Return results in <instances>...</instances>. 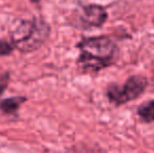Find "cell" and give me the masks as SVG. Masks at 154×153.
<instances>
[{"label":"cell","mask_w":154,"mask_h":153,"mask_svg":"<svg viewBox=\"0 0 154 153\" xmlns=\"http://www.w3.org/2000/svg\"><path fill=\"white\" fill-rule=\"evenodd\" d=\"M6 85H8V84H0V94L3 92V90H4V88H5Z\"/></svg>","instance_id":"8"},{"label":"cell","mask_w":154,"mask_h":153,"mask_svg":"<svg viewBox=\"0 0 154 153\" xmlns=\"http://www.w3.org/2000/svg\"><path fill=\"white\" fill-rule=\"evenodd\" d=\"M148 79L140 75L129 77L123 85L111 83L106 89V96L116 106H122L138 99L148 87Z\"/></svg>","instance_id":"3"},{"label":"cell","mask_w":154,"mask_h":153,"mask_svg":"<svg viewBox=\"0 0 154 153\" xmlns=\"http://www.w3.org/2000/svg\"><path fill=\"white\" fill-rule=\"evenodd\" d=\"M31 1L32 2V3H39V2H40L41 0H31Z\"/></svg>","instance_id":"9"},{"label":"cell","mask_w":154,"mask_h":153,"mask_svg":"<svg viewBox=\"0 0 154 153\" xmlns=\"http://www.w3.org/2000/svg\"><path fill=\"white\" fill-rule=\"evenodd\" d=\"M137 115L145 123L154 122V100L140 104L137 108Z\"/></svg>","instance_id":"6"},{"label":"cell","mask_w":154,"mask_h":153,"mask_svg":"<svg viewBox=\"0 0 154 153\" xmlns=\"http://www.w3.org/2000/svg\"><path fill=\"white\" fill-rule=\"evenodd\" d=\"M108 19L106 8L99 4H87L78 13V23L82 29H97L104 25Z\"/></svg>","instance_id":"4"},{"label":"cell","mask_w":154,"mask_h":153,"mask_svg":"<svg viewBox=\"0 0 154 153\" xmlns=\"http://www.w3.org/2000/svg\"><path fill=\"white\" fill-rule=\"evenodd\" d=\"M48 35V25L41 19L23 20L13 32L12 43L18 50L29 53L39 48L45 42Z\"/></svg>","instance_id":"2"},{"label":"cell","mask_w":154,"mask_h":153,"mask_svg":"<svg viewBox=\"0 0 154 153\" xmlns=\"http://www.w3.org/2000/svg\"><path fill=\"white\" fill-rule=\"evenodd\" d=\"M14 45L13 43H10L8 41L0 40V56H8L14 50Z\"/></svg>","instance_id":"7"},{"label":"cell","mask_w":154,"mask_h":153,"mask_svg":"<svg viewBox=\"0 0 154 153\" xmlns=\"http://www.w3.org/2000/svg\"><path fill=\"white\" fill-rule=\"evenodd\" d=\"M26 101L24 96H12L0 102V109L5 113H15Z\"/></svg>","instance_id":"5"},{"label":"cell","mask_w":154,"mask_h":153,"mask_svg":"<svg viewBox=\"0 0 154 153\" xmlns=\"http://www.w3.org/2000/svg\"><path fill=\"white\" fill-rule=\"evenodd\" d=\"M79 57L77 64L86 74H97L113 65L119 58V48L107 36L83 38L77 44Z\"/></svg>","instance_id":"1"}]
</instances>
